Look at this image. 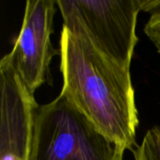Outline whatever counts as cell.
<instances>
[{
	"mask_svg": "<svg viewBox=\"0 0 160 160\" xmlns=\"http://www.w3.org/2000/svg\"><path fill=\"white\" fill-rule=\"evenodd\" d=\"M0 160H29L38 103L6 55L0 61Z\"/></svg>",
	"mask_w": 160,
	"mask_h": 160,
	"instance_id": "5",
	"label": "cell"
},
{
	"mask_svg": "<svg viewBox=\"0 0 160 160\" xmlns=\"http://www.w3.org/2000/svg\"><path fill=\"white\" fill-rule=\"evenodd\" d=\"M125 151L62 95L36 111L29 160H123Z\"/></svg>",
	"mask_w": 160,
	"mask_h": 160,
	"instance_id": "2",
	"label": "cell"
},
{
	"mask_svg": "<svg viewBox=\"0 0 160 160\" xmlns=\"http://www.w3.org/2000/svg\"><path fill=\"white\" fill-rule=\"evenodd\" d=\"M60 70L65 97L106 137L134 151L139 126L130 70L63 28Z\"/></svg>",
	"mask_w": 160,
	"mask_h": 160,
	"instance_id": "1",
	"label": "cell"
},
{
	"mask_svg": "<svg viewBox=\"0 0 160 160\" xmlns=\"http://www.w3.org/2000/svg\"><path fill=\"white\" fill-rule=\"evenodd\" d=\"M63 28L86 39L105 57L130 69L140 0H57Z\"/></svg>",
	"mask_w": 160,
	"mask_h": 160,
	"instance_id": "3",
	"label": "cell"
},
{
	"mask_svg": "<svg viewBox=\"0 0 160 160\" xmlns=\"http://www.w3.org/2000/svg\"><path fill=\"white\" fill-rule=\"evenodd\" d=\"M133 153L135 160H160L159 126H155L147 130L142 144Z\"/></svg>",
	"mask_w": 160,
	"mask_h": 160,
	"instance_id": "6",
	"label": "cell"
},
{
	"mask_svg": "<svg viewBox=\"0 0 160 160\" xmlns=\"http://www.w3.org/2000/svg\"><path fill=\"white\" fill-rule=\"evenodd\" d=\"M153 13L144 26V33L160 53V0H155L152 5Z\"/></svg>",
	"mask_w": 160,
	"mask_h": 160,
	"instance_id": "7",
	"label": "cell"
},
{
	"mask_svg": "<svg viewBox=\"0 0 160 160\" xmlns=\"http://www.w3.org/2000/svg\"><path fill=\"white\" fill-rule=\"evenodd\" d=\"M55 6L54 0H28L20 33L12 51L7 53L12 68L32 94L42 84L52 82L50 64L56 51L51 35Z\"/></svg>",
	"mask_w": 160,
	"mask_h": 160,
	"instance_id": "4",
	"label": "cell"
}]
</instances>
